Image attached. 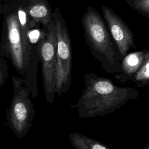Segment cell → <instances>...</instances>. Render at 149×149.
I'll list each match as a JSON object with an SVG mask.
<instances>
[{"instance_id":"5b68a950","label":"cell","mask_w":149,"mask_h":149,"mask_svg":"<svg viewBox=\"0 0 149 149\" xmlns=\"http://www.w3.org/2000/svg\"><path fill=\"white\" fill-rule=\"evenodd\" d=\"M4 51L8 55L13 66L20 74L27 73L32 59L22 40L20 24L15 10L5 17Z\"/></svg>"},{"instance_id":"9c48e42d","label":"cell","mask_w":149,"mask_h":149,"mask_svg":"<svg viewBox=\"0 0 149 149\" xmlns=\"http://www.w3.org/2000/svg\"><path fill=\"white\" fill-rule=\"evenodd\" d=\"M148 49L131 52L122 58L121 62L122 72L113 75L118 82L125 84L130 82L133 76L141 66Z\"/></svg>"},{"instance_id":"5bb4252c","label":"cell","mask_w":149,"mask_h":149,"mask_svg":"<svg viewBox=\"0 0 149 149\" xmlns=\"http://www.w3.org/2000/svg\"><path fill=\"white\" fill-rule=\"evenodd\" d=\"M143 149H149V143L147 144V145Z\"/></svg>"},{"instance_id":"7c38bea8","label":"cell","mask_w":149,"mask_h":149,"mask_svg":"<svg viewBox=\"0 0 149 149\" xmlns=\"http://www.w3.org/2000/svg\"><path fill=\"white\" fill-rule=\"evenodd\" d=\"M132 8L149 19V0H125Z\"/></svg>"},{"instance_id":"4fadbf2b","label":"cell","mask_w":149,"mask_h":149,"mask_svg":"<svg viewBox=\"0 0 149 149\" xmlns=\"http://www.w3.org/2000/svg\"><path fill=\"white\" fill-rule=\"evenodd\" d=\"M5 68L0 62V86L5 81Z\"/></svg>"},{"instance_id":"8fae6325","label":"cell","mask_w":149,"mask_h":149,"mask_svg":"<svg viewBox=\"0 0 149 149\" xmlns=\"http://www.w3.org/2000/svg\"><path fill=\"white\" fill-rule=\"evenodd\" d=\"M130 81L133 82L139 88L149 86V49L145 54L141 66Z\"/></svg>"},{"instance_id":"30bf717a","label":"cell","mask_w":149,"mask_h":149,"mask_svg":"<svg viewBox=\"0 0 149 149\" xmlns=\"http://www.w3.org/2000/svg\"><path fill=\"white\" fill-rule=\"evenodd\" d=\"M68 137L74 149H111L105 144L79 133H70Z\"/></svg>"},{"instance_id":"6da1fadb","label":"cell","mask_w":149,"mask_h":149,"mask_svg":"<svg viewBox=\"0 0 149 149\" xmlns=\"http://www.w3.org/2000/svg\"><path fill=\"white\" fill-rule=\"evenodd\" d=\"M84 81V89L76 105L73 106L82 118L104 116L139 95L137 89L119 87L110 79L94 73L85 74Z\"/></svg>"},{"instance_id":"8992f818","label":"cell","mask_w":149,"mask_h":149,"mask_svg":"<svg viewBox=\"0 0 149 149\" xmlns=\"http://www.w3.org/2000/svg\"><path fill=\"white\" fill-rule=\"evenodd\" d=\"M56 45L55 26L52 20L46 27L45 37L37 47L41 62L43 87L46 100L49 103L54 102L56 93Z\"/></svg>"},{"instance_id":"3957f363","label":"cell","mask_w":149,"mask_h":149,"mask_svg":"<svg viewBox=\"0 0 149 149\" xmlns=\"http://www.w3.org/2000/svg\"><path fill=\"white\" fill-rule=\"evenodd\" d=\"M52 18L56 38L55 93L60 96L69 91L72 83V45L67 25L58 8L52 12Z\"/></svg>"},{"instance_id":"277c9868","label":"cell","mask_w":149,"mask_h":149,"mask_svg":"<svg viewBox=\"0 0 149 149\" xmlns=\"http://www.w3.org/2000/svg\"><path fill=\"white\" fill-rule=\"evenodd\" d=\"M13 96L9 110V122L18 138L27 132L33 118V104L29 97V90L24 80L13 76Z\"/></svg>"},{"instance_id":"7a4b0ae2","label":"cell","mask_w":149,"mask_h":149,"mask_svg":"<svg viewBox=\"0 0 149 149\" xmlns=\"http://www.w3.org/2000/svg\"><path fill=\"white\" fill-rule=\"evenodd\" d=\"M81 23L86 43L104 72L107 74L120 73L123 58L98 10L88 6L81 17Z\"/></svg>"},{"instance_id":"ba28073f","label":"cell","mask_w":149,"mask_h":149,"mask_svg":"<svg viewBox=\"0 0 149 149\" xmlns=\"http://www.w3.org/2000/svg\"><path fill=\"white\" fill-rule=\"evenodd\" d=\"M24 9L29 19V28L38 24L47 27L53 20V12L48 0H30Z\"/></svg>"},{"instance_id":"52a82bcc","label":"cell","mask_w":149,"mask_h":149,"mask_svg":"<svg viewBox=\"0 0 149 149\" xmlns=\"http://www.w3.org/2000/svg\"><path fill=\"white\" fill-rule=\"evenodd\" d=\"M102 17L122 58L136 49L134 34L129 27L111 8L102 6Z\"/></svg>"}]
</instances>
